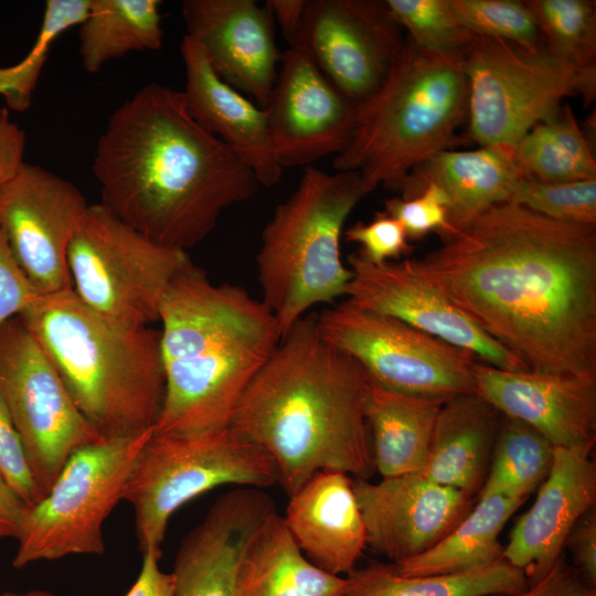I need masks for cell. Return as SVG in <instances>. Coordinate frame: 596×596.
<instances>
[{"mask_svg":"<svg viewBox=\"0 0 596 596\" xmlns=\"http://www.w3.org/2000/svg\"><path fill=\"white\" fill-rule=\"evenodd\" d=\"M412 262L529 370L596 379V226L503 202Z\"/></svg>","mask_w":596,"mask_h":596,"instance_id":"cell-1","label":"cell"},{"mask_svg":"<svg viewBox=\"0 0 596 596\" xmlns=\"http://www.w3.org/2000/svg\"><path fill=\"white\" fill-rule=\"evenodd\" d=\"M93 171L100 204L151 241L181 251L259 188L251 168L195 121L183 93L157 83L111 114Z\"/></svg>","mask_w":596,"mask_h":596,"instance_id":"cell-2","label":"cell"},{"mask_svg":"<svg viewBox=\"0 0 596 596\" xmlns=\"http://www.w3.org/2000/svg\"><path fill=\"white\" fill-rule=\"evenodd\" d=\"M369 376L299 319L244 393L230 427L272 457L291 496L320 470L369 479L375 471L364 415Z\"/></svg>","mask_w":596,"mask_h":596,"instance_id":"cell-3","label":"cell"},{"mask_svg":"<svg viewBox=\"0 0 596 596\" xmlns=\"http://www.w3.org/2000/svg\"><path fill=\"white\" fill-rule=\"evenodd\" d=\"M159 321L166 392L152 433L230 427L281 340L274 315L243 287L214 284L191 262L168 287Z\"/></svg>","mask_w":596,"mask_h":596,"instance_id":"cell-4","label":"cell"},{"mask_svg":"<svg viewBox=\"0 0 596 596\" xmlns=\"http://www.w3.org/2000/svg\"><path fill=\"white\" fill-rule=\"evenodd\" d=\"M20 317L102 438L153 429L166 392L160 330L113 322L73 290L40 296Z\"/></svg>","mask_w":596,"mask_h":596,"instance_id":"cell-5","label":"cell"},{"mask_svg":"<svg viewBox=\"0 0 596 596\" xmlns=\"http://www.w3.org/2000/svg\"><path fill=\"white\" fill-rule=\"evenodd\" d=\"M462 55L424 50L407 38L383 84L358 105L334 171H355L374 189L400 191L417 166L458 145L469 97Z\"/></svg>","mask_w":596,"mask_h":596,"instance_id":"cell-6","label":"cell"},{"mask_svg":"<svg viewBox=\"0 0 596 596\" xmlns=\"http://www.w3.org/2000/svg\"><path fill=\"white\" fill-rule=\"evenodd\" d=\"M374 190L355 171L306 167L295 191L265 225L256 255L262 301L281 338L313 306L344 296L352 273L341 259L344 223Z\"/></svg>","mask_w":596,"mask_h":596,"instance_id":"cell-7","label":"cell"},{"mask_svg":"<svg viewBox=\"0 0 596 596\" xmlns=\"http://www.w3.org/2000/svg\"><path fill=\"white\" fill-rule=\"evenodd\" d=\"M278 483L272 457L231 427L190 434H151L127 480L123 500L135 514L139 550H160L171 515L224 485L267 488Z\"/></svg>","mask_w":596,"mask_h":596,"instance_id":"cell-8","label":"cell"},{"mask_svg":"<svg viewBox=\"0 0 596 596\" xmlns=\"http://www.w3.org/2000/svg\"><path fill=\"white\" fill-rule=\"evenodd\" d=\"M468 83L469 136L479 147H512L552 117L568 97L592 103L596 66L566 64L547 50L475 36L462 55Z\"/></svg>","mask_w":596,"mask_h":596,"instance_id":"cell-9","label":"cell"},{"mask_svg":"<svg viewBox=\"0 0 596 596\" xmlns=\"http://www.w3.org/2000/svg\"><path fill=\"white\" fill-rule=\"evenodd\" d=\"M190 263L185 251L151 241L100 203L88 205L67 251L73 292L128 327L159 321L168 287Z\"/></svg>","mask_w":596,"mask_h":596,"instance_id":"cell-10","label":"cell"},{"mask_svg":"<svg viewBox=\"0 0 596 596\" xmlns=\"http://www.w3.org/2000/svg\"><path fill=\"white\" fill-rule=\"evenodd\" d=\"M151 434L100 438L74 451L46 494L28 507L12 565L23 568L73 554H103L104 522L123 500Z\"/></svg>","mask_w":596,"mask_h":596,"instance_id":"cell-11","label":"cell"},{"mask_svg":"<svg viewBox=\"0 0 596 596\" xmlns=\"http://www.w3.org/2000/svg\"><path fill=\"white\" fill-rule=\"evenodd\" d=\"M316 321L327 342L354 358L385 389L441 401L476 393L471 352L397 318L343 300Z\"/></svg>","mask_w":596,"mask_h":596,"instance_id":"cell-12","label":"cell"},{"mask_svg":"<svg viewBox=\"0 0 596 596\" xmlns=\"http://www.w3.org/2000/svg\"><path fill=\"white\" fill-rule=\"evenodd\" d=\"M0 396L43 496L74 451L102 438L20 316L0 328Z\"/></svg>","mask_w":596,"mask_h":596,"instance_id":"cell-13","label":"cell"},{"mask_svg":"<svg viewBox=\"0 0 596 596\" xmlns=\"http://www.w3.org/2000/svg\"><path fill=\"white\" fill-rule=\"evenodd\" d=\"M88 205L68 180L25 161L0 188V231L40 296L72 290L67 251Z\"/></svg>","mask_w":596,"mask_h":596,"instance_id":"cell-14","label":"cell"},{"mask_svg":"<svg viewBox=\"0 0 596 596\" xmlns=\"http://www.w3.org/2000/svg\"><path fill=\"white\" fill-rule=\"evenodd\" d=\"M404 42L385 1L307 0L296 47L359 105L383 84Z\"/></svg>","mask_w":596,"mask_h":596,"instance_id":"cell-15","label":"cell"},{"mask_svg":"<svg viewBox=\"0 0 596 596\" xmlns=\"http://www.w3.org/2000/svg\"><path fill=\"white\" fill-rule=\"evenodd\" d=\"M352 273L345 297L351 305L397 318L447 343L471 352L482 363L526 371L515 354L471 321L434 283L424 277L412 258L374 265L356 251L348 255Z\"/></svg>","mask_w":596,"mask_h":596,"instance_id":"cell-16","label":"cell"},{"mask_svg":"<svg viewBox=\"0 0 596 596\" xmlns=\"http://www.w3.org/2000/svg\"><path fill=\"white\" fill-rule=\"evenodd\" d=\"M266 110L279 166L306 168L348 147L358 105L323 75L306 51L288 47L281 54Z\"/></svg>","mask_w":596,"mask_h":596,"instance_id":"cell-17","label":"cell"},{"mask_svg":"<svg viewBox=\"0 0 596 596\" xmlns=\"http://www.w3.org/2000/svg\"><path fill=\"white\" fill-rule=\"evenodd\" d=\"M353 490L366 529L368 546L394 564L429 550L469 513L476 498L438 485L421 471L354 479Z\"/></svg>","mask_w":596,"mask_h":596,"instance_id":"cell-18","label":"cell"},{"mask_svg":"<svg viewBox=\"0 0 596 596\" xmlns=\"http://www.w3.org/2000/svg\"><path fill=\"white\" fill-rule=\"evenodd\" d=\"M185 35L204 51L217 76L266 109L281 60L275 18L255 0H184Z\"/></svg>","mask_w":596,"mask_h":596,"instance_id":"cell-19","label":"cell"},{"mask_svg":"<svg viewBox=\"0 0 596 596\" xmlns=\"http://www.w3.org/2000/svg\"><path fill=\"white\" fill-rule=\"evenodd\" d=\"M595 441L555 447L551 470L532 507L510 533L502 557L524 573L529 585L555 565L575 523L595 508Z\"/></svg>","mask_w":596,"mask_h":596,"instance_id":"cell-20","label":"cell"},{"mask_svg":"<svg viewBox=\"0 0 596 596\" xmlns=\"http://www.w3.org/2000/svg\"><path fill=\"white\" fill-rule=\"evenodd\" d=\"M475 392L501 415L518 419L555 447L596 440V379L508 371L478 362Z\"/></svg>","mask_w":596,"mask_h":596,"instance_id":"cell-21","label":"cell"},{"mask_svg":"<svg viewBox=\"0 0 596 596\" xmlns=\"http://www.w3.org/2000/svg\"><path fill=\"white\" fill-rule=\"evenodd\" d=\"M275 511L274 500L258 488L240 487L220 496L181 541L171 572L174 596H233L238 556Z\"/></svg>","mask_w":596,"mask_h":596,"instance_id":"cell-22","label":"cell"},{"mask_svg":"<svg viewBox=\"0 0 596 596\" xmlns=\"http://www.w3.org/2000/svg\"><path fill=\"white\" fill-rule=\"evenodd\" d=\"M180 51L187 79L182 93L192 117L251 168L259 185H275L283 168L272 147L267 110L222 81L193 39L184 34Z\"/></svg>","mask_w":596,"mask_h":596,"instance_id":"cell-23","label":"cell"},{"mask_svg":"<svg viewBox=\"0 0 596 596\" xmlns=\"http://www.w3.org/2000/svg\"><path fill=\"white\" fill-rule=\"evenodd\" d=\"M283 518L302 554L330 574L351 573L368 547L353 479L345 472L312 475L289 496Z\"/></svg>","mask_w":596,"mask_h":596,"instance_id":"cell-24","label":"cell"},{"mask_svg":"<svg viewBox=\"0 0 596 596\" xmlns=\"http://www.w3.org/2000/svg\"><path fill=\"white\" fill-rule=\"evenodd\" d=\"M521 178L512 147L448 149L417 166L400 191L407 199L427 183L437 185L447 198L451 236L488 209L508 202Z\"/></svg>","mask_w":596,"mask_h":596,"instance_id":"cell-25","label":"cell"},{"mask_svg":"<svg viewBox=\"0 0 596 596\" xmlns=\"http://www.w3.org/2000/svg\"><path fill=\"white\" fill-rule=\"evenodd\" d=\"M501 418L477 393L444 402L421 472L438 485L477 498L489 469Z\"/></svg>","mask_w":596,"mask_h":596,"instance_id":"cell-26","label":"cell"},{"mask_svg":"<svg viewBox=\"0 0 596 596\" xmlns=\"http://www.w3.org/2000/svg\"><path fill=\"white\" fill-rule=\"evenodd\" d=\"M345 577L312 564L277 511L243 547L234 571L233 596H343Z\"/></svg>","mask_w":596,"mask_h":596,"instance_id":"cell-27","label":"cell"},{"mask_svg":"<svg viewBox=\"0 0 596 596\" xmlns=\"http://www.w3.org/2000/svg\"><path fill=\"white\" fill-rule=\"evenodd\" d=\"M446 401L385 389L369 379L364 395L375 470L382 478L421 471Z\"/></svg>","mask_w":596,"mask_h":596,"instance_id":"cell-28","label":"cell"},{"mask_svg":"<svg viewBox=\"0 0 596 596\" xmlns=\"http://www.w3.org/2000/svg\"><path fill=\"white\" fill-rule=\"evenodd\" d=\"M343 596H491L528 588L524 573L503 557L470 570L404 576L394 563L371 562L345 576Z\"/></svg>","mask_w":596,"mask_h":596,"instance_id":"cell-29","label":"cell"},{"mask_svg":"<svg viewBox=\"0 0 596 596\" xmlns=\"http://www.w3.org/2000/svg\"><path fill=\"white\" fill-rule=\"evenodd\" d=\"M526 501L521 498L488 496L444 539L424 553L394 564L404 576L461 572L502 557L499 535L511 515Z\"/></svg>","mask_w":596,"mask_h":596,"instance_id":"cell-30","label":"cell"},{"mask_svg":"<svg viewBox=\"0 0 596 596\" xmlns=\"http://www.w3.org/2000/svg\"><path fill=\"white\" fill-rule=\"evenodd\" d=\"M159 0H91L79 28L84 70L97 73L105 63L134 51H156L163 30Z\"/></svg>","mask_w":596,"mask_h":596,"instance_id":"cell-31","label":"cell"},{"mask_svg":"<svg viewBox=\"0 0 596 596\" xmlns=\"http://www.w3.org/2000/svg\"><path fill=\"white\" fill-rule=\"evenodd\" d=\"M512 152L528 179L568 182L596 178L592 146L568 105L530 129L512 146Z\"/></svg>","mask_w":596,"mask_h":596,"instance_id":"cell-32","label":"cell"},{"mask_svg":"<svg viewBox=\"0 0 596 596\" xmlns=\"http://www.w3.org/2000/svg\"><path fill=\"white\" fill-rule=\"evenodd\" d=\"M555 446L540 432L502 415L489 469L476 499H528L547 477Z\"/></svg>","mask_w":596,"mask_h":596,"instance_id":"cell-33","label":"cell"},{"mask_svg":"<svg viewBox=\"0 0 596 596\" xmlns=\"http://www.w3.org/2000/svg\"><path fill=\"white\" fill-rule=\"evenodd\" d=\"M526 3L551 55L577 67L595 65V1L530 0Z\"/></svg>","mask_w":596,"mask_h":596,"instance_id":"cell-34","label":"cell"},{"mask_svg":"<svg viewBox=\"0 0 596 596\" xmlns=\"http://www.w3.org/2000/svg\"><path fill=\"white\" fill-rule=\"evenodd\" d=\"M91 0H47L38 38L24 58L0 67V95L14 111L26 110L32 100L50 50L55 40L70 28L81 24L87 15Z\"/></svg>","mask_w":596,"mask_h":596,"instance_id":"cell-35","label":"cell"},{"mask_svg":"<svg viewBox=\"0 0 596 596\" xmlns=\"http://www.w3.org/2000/svg\"><path fill=\"white\" fill-rule=\"evenodd\" d=\"M449 4L460 26L475 36L501 39L529 51L544 49L526 1L449 0Z\"/></svg>","mask_w":596,"mask_h":596,"instance_id":"cell-36","label":"cell"},{"mask_svg":"<svg viewBox=\"0 0 596 596\" xmlns=\"http://www.w3.org/2000/svg\"><path fill=\"white\" fill-rule=\"evenodd\" d=\"M385 4L407 38L424 50L464 54L475 38L457 22L449 0H386Z\"/></svg>","mask_w":596,"mask_h":596,"instance_id":"cell-37","label":"cell"},{"mask_svg":"<svg viewBox=\"0 0 596 596\" xmlns=\"http://www.w3.org/2000/svg\"><path fill=\"white\" fill-rule=\"evenodd\" d=\"M508 202L558 222L596 226V178L568 182L521 178Z\"/></svg>","mask_w":596,"mask_h":596,"instance_id":"cell-38","label":"cell"},{"mask_svg":"<svg viewBox=\"0 0 596 596\" xmlns=\"http://www.w3.org/2000/svg\"><path fill=\"white\" fill-rule=\"evenodd\" d=\"M384 205V211L403 226L408 241L421 240L432 232L445 241L451 234L447 198L434 183L425 184L412 198L389 199Z\"/></svg>","mask_w":596,"mask_h":596,"instance_id":"cell-39","label":"cell"},{"mask_svg":"<svg viewBox=\"0 0 596 596\" xmlns=\"http://www.w3.org/2000/svg\"><path fill=\"white\" fill-rule=\"evenodd\" d=\"M343 235L347 242L359 244L358 252L374 265L397 259L414 248L400 222L385 211L375 213L370 222L352 224Z\"/></svg>","mask_w":596,"mask_h":596,"instance_id":"cell-40","label":"cell"},{"mask_svg":"<svg viewBox=\"0 0 596 596\" xmlns=\"http://www.w3.org/2000/svg\"><path fill=\"white\" fill-rule=\"evenodd\" d=\"M0 473L28 507L44 497L33 477L22 441L1 396Z\"/></svg>","mask_w":596,"mask_h":596,"instance_id":"cell-41","label":"cell"},{"mask_svg":"<svg viewBox=\"0 0 596 596\" xmlns=\"http://www.w3.org/2000/svg\"><path fill=\"white\" fill-rule=\"evenodd\" d=\"M39 297L0 231V328L21 316Z\"/></svg>","mask_w":596,"mask_h":596,"instance_id":"cell-42","label":"cell"},{"mask_svg":"<svg viewBox=\"0 0 596 596\" xmlns=\"http://www.w3.org/2000/svg\"><path fill=\"white\" fill-rule=\"evenodd\" d=\"M491 596H596V589L561 557L541 579L526 589L517 594Z\"/></svg>","mask_w":596,"mask_h":596,"instance_id":"cell-43","label":"cell"},{"mask_svg":"<svg viewBox=\"0 0 596 596\" xmlns=\"http://www.w3.org/2000/svg\"><path fill=\"white\" fill-rule=\"evenodd\" d=\"M565 546L573 556L572 565L590 586H596V509L586 512L568 533Z\"/></svg>","mask_w":596,"mask_h":596,"instance_id":"cell-44","label":"cell"},{"mask_svg":"<svg viewBox=\"0 0 596 596\" xmlns=\"http://www.w3.org/2000/svg\"><path fill=\"white\" fill-rule=\"evenodd\" d=\"M25 148V132L10 119L7 108L0 110V188L20 169Z\"/></svg>","mask_w":596,"mask_h":596,"instance_id":"cell-45","label":"cell"},{"mask_svg":"<svg viewBox=\"0 0 596 596\" xmlns=\"http://www.w3.org/2000/svg\"><path fill=\"white\" fill-rule=\"evenodd\" d=\"M161 550L142 553V565L138 578L125 596H174L171 573L161 571Z\"/></svg>","mask_w":596,"mask_h":596,"instance_id":"cell-46","label":"cell"},{"mask_svg":"<svg viewBox=\"0 0 596 596\" xmlns=\"http://www.w3.org/2000/svg\"><path fill=\"white\" fill-rule=\"evenodd\" d=\"M28 505L0 473V541L18 539Z\"/></svg>","mask_w":596,"mask_h":596,"instance_id":"cell-47","label":"cell"},{"mask_svg":"<svg viewBox=\"0 0 596 596\" xmlns=\"http://www.w3.org/2000/svg\"><path fill=\"white\" fill-rule=\"evenodd\" d=\"M275 20L278 21L288 47L299 42L307 0H268Z\"/></svg>","mask_w":596,"mask_h":596,"instance_id":"cell-48","label":"cell"},{"mask_svg":"<svg viewBox=\"0 0 596 596\" xmlns=\"http://www.w3.org/2000/svg\"><path fill=\"white\" fill-rule=\"evenodd\" d=\"M0 596H56V595H54L53 593L49 590L33 589V590H28L25 593H6Z\"/></svg>","mask_w":596,"mask_h":596,"instance_id":"cell-49","label":"cell"}]
</instances>
